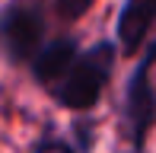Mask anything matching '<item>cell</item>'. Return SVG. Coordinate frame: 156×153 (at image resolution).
Here are the masks:
<instances>
[{
    "instance_id": "3957f363",
    "label": "cell",
    "mask_w": 156,
    "mask_h": 153,
    "mask_svg": "<svg viewBox=\"0 0 156 153\" xmlns=\"http://www.w3.org/2000/svg\"><path fill=\"white\" fill-rule=\"evenodd\" d=\"M48 19L38 0H10L0 10V45L13 64H29L45 45Z\"/></svg>"
},
{
    "instance_id": "5b68a950",
    "label": "cell",
    "mask_w": 156,
    "mask_h": 153,
    "mask_svg": "<svg viewBox=\"0 0 156 153\" xmlns=\"http://www.w3.org/2000/svg\"><path fill=\"white\" fill-rule=\"evenodd\" d=\"M156 26V0H121L115 19V35H118V51L137 54L144 48L147 35Z\"/></svg>"
},
{
    "instance_id": "6da1fadb",
    "label": "cell",
    "mask_w": 156,
    "mask_h": 153,
    "mask_svg": "<svg viewBox=\"0 0 156 153\" xmlns=\"http://www.w3.org/2000/svg\"><path fill=\"white\" fill-rule=\"evenodd\" d=\"M118 61V45L108 38H99L89 48H83L80 58L73 61V67L67 70L61 83H54L48 93L67 112H89L99 105L102 99V89L108 86L112 70H115Z\"/></svg>"
},
{
    "instance_id": "8992f818",
    "label": "cell",
    "mask_w": 156,
    "mask_h": 153,
    "mask_svg": "<svg viewBox=\"0 0 156 153\" xmlns=\"http://www.w3.org/2000/svg\"><path fill=\"white\" fill-rule=\"evenodd\" d=\"M96 0H54V13H58L61 23H80L89 10H93Z\"/></svg>"
},
{
    "instance_id": "7a4b0ae2",
    "label": "cell",
    "mask_w": 156,
    "mask_h": 153,
    "mask_svg": "<svg viewBox=\"0 0 156 153\" xmlns=\"http://www.w3.org/2000/svg\"><path fill=\"white\" fill-rule=\"evenodd\" d=\"M153 67H156V38L147 45L140 61L134 64L124 83V124L131 134L134 153H144L147 134L156 121V89H153Z\"/></svg>"
},
{
    "instance_id": "277c9868",
    "label": "cell",
    "mask_w": 156,
    "mask_h": 153,
    "mask_svg": "<svg viewBox=\"0 0 156 153\" xmlns=\"http://www.w3.org/2000/svg\"><path fill=\"white\" fill-rule=\"evenodd\" d=\"M80 38L76 35H58L51 41H45V45L38 48V54L29 61V70H32V80L38 83V86L51 89L54 83H61L67 70L73 67V61L80 58Z\"/></svg>"
},
{
    "instance_id": "52a82bcc",
    "label": "cell",
    "mask_w": 156,
    "mask_h": 153,
    "mask_svg": "<svg viewBox=\"0 0 156 153\" xmlns=\"http://www.w3.org/2000/svg\"><path fill=\"white\" fill-rule=\"evenodd\" d=\"M29 153H80V147H73L70 141L58 137L54 131H45V134L29 147Z\"/></svg>"
}]
</instances>
